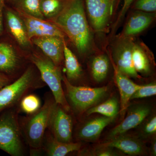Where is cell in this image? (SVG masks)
I'll list each match as a JSON object with an SVG mask.
<instances>
[{"mask_svg":"<svg viewBox=\"0 0 156 156\" xmlns=\"http://www.w3.org/2000/svg\"><path fill=\"white\" fill-rule=\"evenodd\" d=\"M32 67H28L17 80L0 89V111L15 105L28 92L43 87Z\"/></svg>","mask_w":156,"mask_h":156,"instance_id":"obj_5","label":"cell"},{"mask_svg":"<svg viewBox=\"0 0 156 156\" xmlns=\"http://www.w3.org/2000/svg\"><path fill=\"white\" fill-rule=\"evenodd\" d=\"M150 107L139 105L134 107L128 112L127 116L122 122L112 129L108 136L109 139L125 134L126 132L140 125L149 115Z\"/></svg>","mask_w":156,"mask_h":156,"instance_id":"obj_15","label":"cell"},{"mask_svg":"<svg viewBox=\"0 0 156 156\" xmlns=\"http://www.w3.org/2000/svg\"><path fill=\"white\" fill-rule=\"evenodd\" d=\"M144 132L147 135H152L156 132V117L154 116L146 124Z\"/></svg>","mask_w":156,"mask_h":156,"instance_id":"obj_30","label":"cell"},{"mask_svg":"<svg viewBox=\"0 0 156 156\" xmlns=\"http://www.w3.org/2000/svg\"><path fill=\"white\" fill-rule=\"evenodd\" d=\"M14 0H5V2H7L12 3Z\"/></svg>","mask_w":156,"mask_h":156,"instance_id":"obj_35","label":"cell"},{"mask_svg":"<svg viewBox=\"0 0 156 156\" xmlns=\"http://www.w3.org/2000/svg\"><path fill=\"white\" fill-rule=\"evenodd\" d=\"M152 153L154 156L156 155V140L154 141L152 145Z\"/></svg>","mask_w":156,"mask_h":156,"instance_id":"obj_34","label":"cell"},{"mask_svg":"<svg viewBox=\"0 0 156 156\" xmlns=\"http://www.w3.org/2000/svg\"><path fill=\"white\" fill-rule=\"evenodd\" d=\"M156 18V13L134 10L128 14L120 38H134L150 26Z\"/></svg>","mask_w":156,"mask_h":156,"instance_id":"obj_11","label":"cell"},{"mask_svg":"<svg viewBox=\"0 0 156 156\" xmlns=\"http://www.w3.org/2000/svg\"><path fill=\"white\" fill-rule=\"evenodd\" d=\"M83 0H66L59 14L49 20L64 34L81 56L88 55L95 48Z\"/></svg>","mask_w":156,"mask_h":156,"instance_id":"obj_1","label":"cell"},{"mask_svg":"<svg viewBox=\"0 0 156 156\" xmlns=\"http://www.w3.org/2000/svg\"><path fill=\"white\" fill-rule=\"evenodd\" d=\"M23 59L13 45L0 42V73L9 76L15 75L22 67Z\"/></svg>","mask_w":156,"mask_h":156,"instance_id":"obj_14","label":"cell"},{"mask_svg":"<svg viewBox=\"0 0 156 156\" xmlns=\"http://www.w3.org/2000/svg\"><path fill=\"white\" fill-rule=\"evenodd\" d=\"M156 94L155 83H150L141 85V87L136 90L131 96V99H138L151 97Z\"/></svg>","mask_w":156,"mask_h":156,"instance_id":"obj_27","label":"cell"},{"mask_svg":"<svg viewBox=\"0 0 156 156\" xmlns=\"http://www.w3.org/2000/svg\"><path fill=\"white\" fill-rule=\"evenodd\" d=\"M114 70L115 82L119 88L121 101L120 113L122 116L125 115L129 105V101L134 92L141 87V85H137L125 75L116 67L112 60Z\"/></svg>","mask_w":156,"mask_h":156,"instance_id":"obj_16","label":"cell"},{"mask_svg":"<svg viewBox=\"0 0 156 156\" xmlns=\"http://www.w3.org/2000/svg\"><path fill=\"white\" fill-rule=\"evenodd\" d=\"M21 134V128L15 111L0 117V149L11 156L23 155Z\"/></svg>","mask_w":156,"mask_h":156,"instance_id":"obj_6","label":"cell"},{"mask_svg":"<svg viewBox=\"0 0 156 156\" xmlns=\"http://www.w3.org/2000/svg\"><path fill=\"white\" fill-rule=\"evenodd\" d=\"M116 117H97L87 122L79 130L77 137L84 140H95L100 136L104 129L110 124Z\"/></svg>","mask_w":156,"mask_h":156,"instance_id":"obj_19","label":"cell"},{"mask_svg":"<svg viewBox=\"0 0 156 156\" xmlns=\"http://www.w3.org/2000/svg\"><path fill=\"white\" fill-rule=\"evenodd\" d=\"M29 59L38 69L42 81L50 88L56 103L66 111H69L70 105L62 85L63 75L60 68L56 66L48 56L38 52L31 53Z\"/></svg>","mask_w":156,"mask_h":156,"instance_id":"obj_3","label":"cell"},{"mask_svg":"<svg viewBox=\"0 0 156 156\" xmlns=\"http://www.w3.org/2000/svg\"><path fill=\"white\" fill-rule=\"evenodd\" d=\"M60 37H37L31 39L32 43L41 49L44 54L60 68L64 61V41Z\"/></svg>","mask_w":156,"mask_h":156,"instance_id":"obj_13","label":"cell"},{"mask_svg":"<svg viewBox=\"0 0 156 156\" xmlns=\"http://www.w3.org/2000/svg\"><path fill=\"white\" fill-rule=\"evenodd\" d=\"M41 0H14L13 9L19 10L34 17L45 19L40 9Z\"/></svg>","mask_w":156,"mask_h":156,"instance_id":"obj_24","label":"cell"},{"mask_svg":"<svg viewBox=\"0 0 156 156\" xmlns=\"http://www.w3.org/2000/svg\"><path fill=\"white\" fill-rule=\"evenodd\" d=\"M80 143H64L58 141L52 135L48 136L45 150L48 156H64L72 152L80 150Z\"/></svg>","mask_w":156,"mask_h":156,"instance_id":"obj_20","label":"cell"},{"mask_svg":"<svg viewBox=\"0 0 156 156\" xmlns=\"http://www.w3.org/2000/svg\"><path fill=\"white\" fill-rule=\"evenodd\" d=\"M62 81L73 108L80 113L83 112L94 106L104 97L108 91L107 87L92 88L73 86L65 75H63Z\"/></svg>","mask_w":156,"mask_h":156,"instance_id":"obj_7","label":"cell"},{"mask_svg":"<svg viewBox=\"0 0 156 156\" xmlns=\"http://www.w3.org/2000/svg\"><path fill=\"white\" fill-rule=\"evenodd\" d=\"M5 0H0V35L3 30V16L5 6Z\"/></svg>","mask_w":156,"mask_h":156,"instance_id":"obj_32","label":"cell"},{"mask_svg":"<svg viewBox=\"0 0 156 156\" xmlns=\"http://www.w3.org/2000/svg\"><path fill=\"white\" fill-rule=\"evenodd\" d=\"M134 0H124V3H123L122 9L118 15L116 20L112 26V35L114 34L118 30L119 25L125 18L126 13L134 2Z\"/></svg>","mask_w":156,"mask_h":156,"instance_id":"obj_29","label":"cell"},{"mask_svg":"<svg viewBox=\"0 0 156 156\" xmlns=\"http://www.w3.org/2000/svg\"><path fill=\"white\" fill-rule=\"evenodd\" d=\"M94 155L98 156H114L116 154L111 149L110 147H101L100 149L96 151Z\"/></svg>","mask_w":156,"mask_h":156,"instance_id":"obj_31","label":"cell"},{"mask_svg":"<svg viewBox=\"0 0 156 156\" xmlns=\"http://www.w3.org/2000/svg\"><path fill=\"white\" fill-rule=\"evenodd\" d=\"M120 0H85L88 20L93 31L108 32Z\"/></svg>","mask_w":156,"mask_h":156,"instance_id":"obj_4","label":"cell"},{"mask_svg":"<svg viewBox=\"0 0 156 156\" xmlns=\"http://www.w3.org/2000/svg\"><path fill=\"white\" fill-rule=\"evenodd\" d=\"M66 0H41L40 9L45 20H50L62 10Z\"/></svg>","mask_w":156,"mask_h":156,"instance_id":"obj_25","label":"cell"},{"mask_svg":"<svg viewBox=\"0 0 156 156\" xmlns=\"http://www.w3.org/2000/svg\"><path fill=\"white\" fill-rule=\"evenodd\" d=\"M109 140L108 141L100 144L101 147L115 148L131 155H140L144 151L143 145L140 141L125 134Z\"/></svg>","mask_w":156,"mask_h":156,"instance_id":"obj_18","label":"cell"},{"mask_svg":"<svg viewBox=\"0 0 156 156\" xmlns=\"http://www.w3.org/2000/svg\"><path fill=\"white\" fill-rule=\"evenodd\" d=\"M64 61L67 80L69 82L78 80L82 75V67L75 55L68 47L66 40L64 41Z\"/></svg>","mask_w":156,"mask_h":156,"instance_id":"obj_21","label":"cell"},{"mask_svg":"<svg viewBox=\"0 0 156 156\" xmlns=\"http://www.w3.org/2000/svg\"><path fill=\"white\" fill-rule=\"evenodd\" d=\"M119 112V103L115 98H112L99 105L92 107L87 112L88 115L98 113L109 117H116Z\"/></svg>","mask_w":156,"mask_h":156,"instance_id":"obj_23","label":"cell"},{"mask_svg":"<svg viewBox=\"0 0 156 156\" xmlns=\"http://www.w3.org/2000/svg\"><path fill=\"white\" fill-rule=\"evenodd\" d=\"M15 10L23 20L30 40L37 37L54 36L65 39L66 37L64 34L53 23Z\"/></svg>","mask_w":156,"mask_h":156,"instance_id":"obj_9","label":"cell"},{"mask_svg":"<svg viewBox=\"0 0 156 156\" xmlns=\"http://www.w3.org/2000/svg\"><path fill=\"white\" fill-rule=\"evenodd\" d=\"M41 107V101L40 98L34 94L26 95L20 101V109L28 115L34 113Z\"/></svg>","mask_w":156,"mask_h":156,"instance_id":"obj_26","label":"cell"},{"mask_svg":"<svg viewBox=\"0 0 156 156\" xmlns=\"http://www.w3.org/2000/svg\"><path fill=\"white\" fill-rule=\"evenodd\" d=\"M134 38H120L116 37L111 60L121 72L130 77L140 79L133 66L132 51Z\"/></svg>","mask_w":156,"mask_h":156,"instance_id":"obj_8","label":"cell"},{"mask_svg":"<svg viewBox=\"0 0 156 156\" xmlns=\"http://www.w3.org/2000/svg\"><path fill=\"white\" fill-rule=\"evenodd\" d=\"M56 104L54 98H47L43 106L23 121L21 129L32 150H39L43 146L45 131Z\"/></svg>","mask_w":156,"mask_h":156,"instance_id":"obj_2","label":"cell"},{"mask_svg":"<svg viewBox=\"0 0 156 156\" xmlns=\"http://www.w3.org/2000/svg\"><path fill=\"white\" fill-rule=\"evenodd\" d=\"M131 8L133 10L156 13V0H136Z\"/></svg>","mask_w":156,"mask_h":156,"instance_id":"obj_28","label":"cell"},{"mask_svg":"<svg viewBox=\"0 0 156 156\" xmlns=\"http://www.w3.org/2000/svg\"><path fill=\"white\" fill-rule=\"evenodd\" d=\"M91 73L95 81L100 83L103 81L108 74L109 60L105 54H99L92 59L91 65Z\"/></svg>","mask_w":156,"mask_h":156,"instance_id":"obj_22","label":"cell"},{"mask_svg":"<svg viewBox=\"0 0 156 156\" xmlns=\"http://www.w3.org/2000/svg\"><path fill=\"white\" fill-rule=\"evenodd\" d=\"M11 82V79L9 76L5 74L0 73V89L5 87L6 85L10 84Z\"/></svg>","mask_w":156,"mask_h":156,"instance_id":"obj_33","label":"cell"},{"mask_svg":"<svg viewBox=\"0 0 156 156\" xmlns=\"http://www.w3.org/2000/svg\"><path fill=\"white\" fill-rule=\"evenodd\" d=\"M132 59L134 69L138 73L147 75L151 73V63L154 62V56L144 43L134 41Z\"/></svg>","mask_w":156,"mask_h":156,"instance_id":"obj_17","label":"cell"},{"mask_svg":"<svg viewBox=\"0 0 156 156\" xmlns=\"http://www.w3.org/2000/svg\"><path fill=\"white\" fill-rule=\"evenodd\" d=\"M4 14L7 29L15 41L23 49L31 48L33 44L29 37L25 24L17 11L5 5Z\"/></svg>","mask_w":156,"mask_h":156,"instance_id":"obj_12","label":"cell"},{"mask_svg":"<svg viewBox=\"0 0 156 156\" xmlns=\"http://www.w3.org/2000/svg\"><path fill=\"white\" fill-rule=\"evenodd\" d=\"M66 112L57 104L52 113L48 128L53 137L58 141L72 142L73 120L71 115Z\"/></svg>","mask_w":156,"mask_h":156,"instance_id":"obj_10","label":"cell"}]
</instances>
